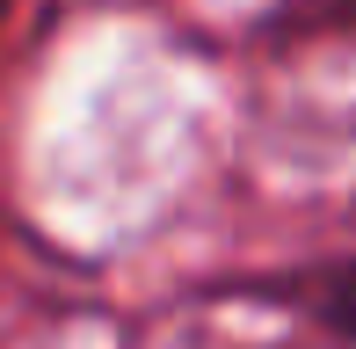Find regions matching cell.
Masks as SVG:
<instances>
[{
  "instance_id": "cell-1",
  "label": "cell",
  "mask_w": 356,
  "mask_h": 349,
  "mask_svg": "<svg viewBox=\"0 0 356 349\" xmlns=\"http://www.w3.org/2000/svg\"><path fill=\"white\" fill-rule=\"evenodd\" d=\"M320 313H327V327H342V335H356V262L334 269L327 298H320Z\"/></svg>"
}]
</instances>
